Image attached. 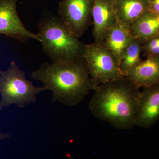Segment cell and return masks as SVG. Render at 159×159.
<instances>
[{
  "mask_svg": "<svg viewBox=\"0 0 159 159\" xmlns=\"http://www.w3.org/2000/svg\"><path fill=\"white\" fill-rule=\"evenodd\" d=\"M31 77L52 92V102L68 106L78 105L96 89L84 58L43 63Z\"/></svg>",
  "mask_w": 159,
  "mask_h": 159,
  "instance_id": "obj_1",
  "label": "cell"
},
{
  "mask_svg": "<svg viewBox=\"0 0 159 159\" xmlns=\"http://www.w3.org/2000/svg\"><path fill=\"white\" fill-rule=\"evenodd\" d=\"M43 51L52 62L84 58L85 45L60 17L45 16L38 23Z\"/></svg>",
  "mask_w": 159,
  "mask_h": 159,
  "instance_id": "obj_3",
  "label": "cell"
},
{
  "mask_svg": "<svg viewBox=\"0 0 159 159\" xmlns=\"http://www.w3.org/2000/svg\"><path fill=\"white\" fill-rule=\"evenodd\" d=\"M148 11L159 16V0H148Z\"/></svg>",
  "mask_w": 159,
  "mask_h": 159,
  "instance_id": "obj_16",
  "label": "cell"
},
{
  "mask_svg": "<svg viewBox=\"0 0 159 159\" xmlns=\"http://www.w3.org/2000/svg\"><path fill=\"white\" fill-rule=\"evenodd\" d=\"M142 41L133 37L125 49L119 63V68L125 77L131 69L142 62Z\"/></svg>",
  "mask_w": 159,
  "mask_h": 159,
  "instance_id": "obj_14",
  "label": "cell"
},
{
  "mask_svg": "<svg viewBox=\"0 0 159 159\" xmlns=\"http://www.w3.org/2000/svg\"><path fill=\"white\" fill-rule=\"evenodd\" d=\"M115 9L117 20L132 25L148 11V0H115Z\"/></svg>",
  "mask_w": 159,
  "mask_h": 159,
  "instance_id": "obj_12",
  "label": "cell"
},
{
  "mask_svg": "<svg viewBox=\"0 0 159 159\" xmlns=\"http://www.w3.org/2000/svg\"><path fill=\"white\" fill-rule=\"evenodd\" d=\"M94 0H61L57 13L73 34L81 37L91 25Z\"/></svg>",
  "mask_w": 159,
  "mask_h": 159,
  "instance_id": "obj_6",
  "label": "cell"
},
{
  "mask_svg": "<svg viewBox=\"0 0 159 159\" xmlns=\"http://www.w3.org/2000/svg\"><path fill=\"white\" fill-rule=\"evenodd\" d=\"M89 102L96 118L113 127L128 130L135 125L141 91L126 77L99 84Z\"/></svg>",
  "mask_w": 159,
  "mask_h": 159,
  "instance_id": "obj_2",
  "label": "cell"
},
{
  "mask_svg": "<svg viewBox=\"0 0 159 159\" xmlns=\"http://www.w3.org/2000/svg\"><path fill=\"white\" fill-rule=\"evenodd\" d=\"M142 52L146 57H159V34L142 42Z\"/></svg>",
  "mask_w": 159,
  "mask_h": 159,
  "instance_id": "obj_15",
  "label": "cell"
},
{
  "mask_svg": "<svg viewBox=\"0 0 159 159\" xmlns=\"http://www.w3.org/2000/svg\"><path fill=\"white\" fill-rule=\"evenodd\" d=\"M115 0H94L92 10L93 35L95 42L102 43L117 20Z\"/></svg>",
  "mask_w": 159,
  "mask_h": 159,
  "instance_id": "obj_9",
  "label": "cell"
},
{
  "mask_svg": "<svg viewBox=\"0 0 159 159\" xmlns=\"http://www.w3.org/2000/svg\"><path fill=\"white\" fill-rule=\"evenodd\" d=\"M84 58L96 88L101 84L125 77L116 57L102 43L85 45Z\"/></svg>",
  "mask_w": 159,
  "mask_h": 159,
  "instance_id": "obj_5",
  "label": "cell"
},
{
  "mask_svg": "<svg viewBox=\"0 0 159 159\" xmlns=\"http://www.w3.org/2000/svg\"><path fill=\"white\" fill-rule=\"evenodd\" d=\"M45 87L34 86L25 73L14 61L6 70L0 71V110L11 105L23 108L35 102L36 96L47 91Z\"/></svg>",
  "mask_w": 159,
  "mask_h": 159,
  "instance_id": "obj_4",
  "label": "cell"
},
{
  "mask_svg": "<svg viewBox=\"0 0 159 159\" xmlns=\"http://www.w3.org/2000/svg\"><path fill=\"white\" fill-rule=\"evenodd\" d=\"M10 134L8 133H3L0 131V141H3L6 139H10Z\"/></svg>",
  "mask_w": 159,
  "mask_h": 159,
  "instance_id": "obj_17",
  "label": "cell"
},
{
  "mask_svg": "<svg viewBox=\"0 0 159 159\" xmlns=\"http://www.w3.org/2000/svg\"><path fill=\"white\" fill-rule=\"evenodd\" d=\"M137 88L159 83V57L148 56L145 60L129 71L125 76Z\"/></svg>",
  "mask_w": 159,
  "mask_h": 159,
  "instance_id": "obj_10",
  "label": "cell"
},
{
  "mask_svg": "<svg viewBox=\"0 0 159 159\" xmlns=\"http://www.w3.org/2000/svg\"><path fill=\"white\" fill-rule=\"evenodd\" d=\"M134 37L142 42L159 34V16L148 11L132 25Z\"/></svg>",
  "mask_w": 159,
  "mask_h": 159,
  "instance_id": "obj_13",
  "label": "cell"
},
{
  "mask_svg": "<svg viewBox=\"0 0 159 159\" xmlns=\"http://www.w3.org/2000/svg\"><path fill=\"white\" fill-rule=\"evenodd\" d=\"M159 121V83L141 91L135 125L149 128Z\"/></svg>",
  "mask_w": 159,
  "mask_h": 159,
  "instance_id": "obj_8",
  "label": "cell"
},
{
  "mask_svg": "<svg viewBox=\"0 0 159 159\" xmlns=\"http://www.w3.org/2000/svg\"><path fill=\"white\" fill-rule=\"evenodd\" d=\"M18 0H0V35L4 34L23 43L29 39L41 42L39 34L28 30L21 20L17 11Z\"/></svg>",
  "mask_w": 159,
  "mask_h": 159,
  "instance_id": "obj_7",
  "label": "cell"
},
{
  "mask_svg": "<svg viewBox=\"0 0 159 159\" xmlns=\"http://www.w3.org/2000/svg\"><path fill=\"white\" fill-rule=\"evenodd\" d=\"M133 38L132 25L117 20L102 43L113 54L119 64Z\"/></svg>",
  "mask_w": 159,
  "mask_h": 159,
  "instance_id": "obj_11",
  "label": "cell"
}]
</instances>
